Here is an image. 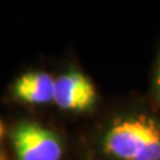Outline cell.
I'll return each mask as SVG.
<instances>
[{"label": "cell", "mask_w": 160, "mask_h": 160, "mask_svg": "<svg viewBox=\"0 0 160 160\" xmlns=\"http://www.w3.org/2000/svg\"><path fill=\"white\" fill-rule=\"evenodd\" d=\"M3 135H4V126H3V122L0 120V139H2Z\"/></svg>", "instance_id": "obj_6"}, {"label": "cell", "mask_w": 160, "mask_h": 160, "mask_svg": "<svg viewBox=\"0 0 160 160\" xmlns=\"http://www.w3.org/2000/svg\"><path fill=\"white\" fill-rule=\"evenodd\" d=\"M11 139L18 160H62V140L38 123L22 122L12 129Z\"/></svg>", "instance_id": "obj_2"}, {"label": "cell", "mask_w": 160, "mask_h": 160, "mask_svg": "<svg viewBox=\"0 0 160 160\" xmlns=\"http://www.w3.org/2000/svg\"><path fill=\"white\" fill-rule=\"evenodd\" d=\"M56 79L46 72H26L15 80L12 95L15 99L29 104H47L55 102Z\"/></svg>", "instance_id": "obj_4"}, {"label": "cell", "mask_w": 160, "mask_h": 160, "mask_svg": "<svg viewBox=\"0 0 160 160\" xmlns=\"http://www.w3.org/2000/svg\"><path fill=\"white\" fill-rule=\"evenodd\" d=\"M103 149L118 160H160V123L143 113L116 119L104 135Z\"/></svg>", "instance_id": "obj_1"}, {"label": "cell", "mask_w": 160, "mask_h": 160, "mask_svg": "<svg viewBox=\"0 0 160 160\" xmlns=\"http://www.w3.org/2000/svg\"><path fill=\"white\" fill-rule=\"evenodd\" d=\"M98 92L95 84L86 73L69 71L56 79L55 104L66 111L84 112L96 104Z\"/></svg>", "instance_id": "obj_3"}, {"label": "cell", "mask_w": 160, "mask_h": 160, "mask_svg": "<svg viewBox=\"0 0 160 160\" xmlns=\"http://www.w3.org/2000/svg\"><path fill=\"white\" fill-rule=\"evenodd\" d=\"M0 160H8L7 156H6V155H4L3 152H0Z\"/></svg>", "instance_id": "obj_7"}, {"label": "cell", "mask_w": 160, "mask_h": 160, "mask_svg": "<svg viewBox=\"0 0 160 160\" xmlns=\"http://www.w3.org/2000/svg\"><path fill=\"white\" fill-rule=\"evenodd\" d=\"M155 92H156L158 99L160 100V55L156 64V73H155Z\"/></svg>", "instance_id": "obj_5"}]
</instances>
